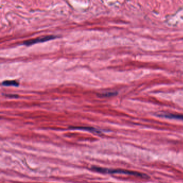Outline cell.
<instances>
[{
  "label": "cell",
  "instance_id": "8992f818",
  "mask_svg": "<svg viewBox=\"0 0 183 183\" xmlns=\"http://www.w3.org/2000/svg\"><path fill=\"white\" fill-rule=\"evenodd\" d=\"M118 94L117 92H108L105 93H102L99 94L98 96L100 97H109L114 96Z\"/></svg>",
  "mask_w": 183,
  "mask_h": 183
},
{
  "label": "cell",
  "instance_id": "5b68a950",
  "mask_svg": "<svg viewBox=\"0 0 183 183\" xmlns=\"http://www.w3.org/2000/svg\"><path fill=\"white\" fill-rule=\"evenodd\" d=\"M2 86H19V83L16 81H5L2 82Z\"/></svg>",
  "mask_w": 183,
  "mask_h": 183
},
{
  "label": "cell",
  "instance_id": "52a82bcc",
  "mask_svg": "<svg viewBox=\"0 0 183 183\" xmlns=\"http://www.w3.org/2000/svg\"><path fill=\"white\" fill-rule=\"evenodd\" d=\"M5 96L7 97H9V98H18V95L16 94H4Z\"/></svg>",
  "mask_w": 183,
  "mask_h": 183
},
{
  "label": "cell",
  "instance_id": "7a4b0ae2",
  "mask_svg": "<svg viewBox=\"0 0 183 183\" xmlns=\"http://www.w3.org/2000/svg\"><path fill=\"white\" fill-rule=\"evenodd\" d=\"M56 38L55 36L54 35H47V36H43L39 38L30 39L28 41H25L24 42V45H27V46H30L35 44L40 43H44L47 41H50L52 39H53L54 38Z\"/></svg>",
  "mask_w": 183,
  "mask_h": 183
},
{
  "label": "cell",
  "instance_id": "6da1fadb",
  "mask_svg": "<svg viewBox=\"0 0 183 183\" xmlns=\"http://www.w3.org/2000/svg\"><path fill=\"white\" fill-rule=\"evenodd\" d=\"M92 169L94 170L97 172L104 173H110V174H114V173H120V174H125V175H131L137 177L142 178H148L149 177L148 175L142 173L141 172L133 171H129L123 169H107V168H103L100 167H92Z\"/></svg>",
  "mask_w": 183,
  "mask_h": 183
},
{
  "label": "cell",
  "instance_id": "3957f363",
  "mask_svg": "<svg viewBox=\"0 0 183 183\" xmlns=\"http://www.w3.org/2000/svg\"><path fill=\"white\" fill-rule=\"evenodd\" d=\"M69 129H78V130H83L86 131L88 132H92L93 133H96L98 134H101L102 132L100 131L99 129L95 128L94 127H80V126H70L69 127Z\"/></svg>",
  "mask_w": 183,
  "mask_h": 183
},
{
  "label": "cell",
  "instance_id": "277c9868",
  "mask_svg": "<svg viewBox=\"0 0 183 183\" xmlns=\"http://www.w3.org/2000/svg\"><path fill=\"white\" fill-rule=\"evenodd\" d=\"M159 117L167 118L169 119H178L183 120V114H161L159 115Z\"/></svg>",
  "mask_w": 183,
  "mask_h": 183
}]
</instances>
